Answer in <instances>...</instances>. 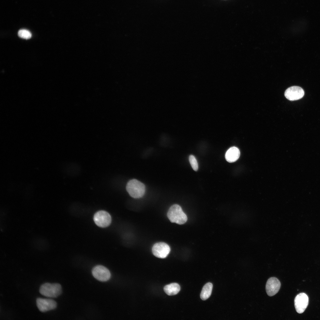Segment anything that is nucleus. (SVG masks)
I'll list each match as a JSON object with an SVG mask.
<instances>
[{
	"label": "nucleus",
	"instance_id": "f257e3e1",
	"mask_svg": "<svg viewBox=\"0 0 320 320\" xmlns=\"http://www.w3.org/2000/svg\"><path fill=\"white\" fill-rule=\"evenodd\" d=\"M167 216L172 223L181 225L186 223L187 220L186 215L179 205L174 204L169 208Z\"/></svg>",
	"mask_w": 320,
	"mask_h": 320
},
{
	"label": "nucleus",
	"instance_id": "f03ea898",
	"mask_svg": "<svg viewBox=\"0 0 320 320\" xmlns=\"http://www.w3.org/2000/svg\"><path fill=\"white\" fill-rule=\"evenodd\" d=\"M126 188L129 195L134 198H139L143 196L145 192V185L138 180L133 179L127 183Z\"/></svg>",
	"mask_w": 320,
	"mask_h": 320
},
{
	"label": "nucleus",
	"instance_id": "7ed1b4c3",
	"mask_svg": "<svg viewBox=\"0 0 320 320\" xmlns=\"http://www.w3.org/2000/svg\"><path fill=\"white\" fill-rule=\"evenodd\" d=\"M39 291L44 296L54 298L57 297L61 294L62 289L59 284L46 283L41 286Z\"/></svg>",
	"mask_w": 320,
	"mask_h": 320
},
{
	"label": "nucleus",
	"instance_id": "20e7f679",
	"mask_svg": "<svg viewBox=\"0 0 320 320\" xmlns=\"http://www.w3.org/2000/svg\"><path fill=\"white\" fill-rule=\"evenodd\" d=\"M93 219L95 223L102 228L108 226L111 221L110 215L107 212L103 210L96 213L94 216Z\"/></svg>",
	"mask_w": 320,
	"mask_h": 320
},
{
	"label": "nucleus",
	"instance_id": "39448f33",
	"mask_svg": "<svg viewBox=\"0 0 320 320\" xmlns=\"http://www.w3.org/2000/svg\"><path fill=\"white\" fill-rule=\"evenodd\" d=\"M170 248L167 244L163 242L157 243L153 245L152 252L153 255L157 257L161 258H166L169 253Z\"/></svg>",
	"mask_w": 320,
	"mask_h": 320
},
{
	"label": "nucleus",
	"instance_id": "423d86ee",
	"mask_svg": "<svg viewBox=\"0 0 320 320\" xmlns=\"http://www.w3.org/2000/svg\"><path fill=\"white\" fill-rule=\"evenodd\" d=\"M92 273L96 279L101 281H106L111 277V273L109 270L101 265L94 267L92 269Z\"/></svg>",
	"mask_w": 320,
	"mask_h": 320
},
{
	"label": "nucleus",
	"instance_id": "0eeeda50",
	"mask_svg": "<svg viewBox=\"0 0 320 320\" xmlns=\"http://www.w3.org/2000/svg\"><path fill=\"white\" fill-rule=\"evenodd\" d=\"M304 95V92L301 87L293 86L288 88L285 91L284 95L289 100L294 101L300 99Z\"/></svg>",
	"mask_w": 320,
	"mask_h": 320
},
{
	"label": "nucleus",
	"instance_id": "6e6552de",
	"mask_svg": "<svg viewBox=\"0 0 320 320\" xmlns=\"http://www.w3.org/2000/svg\"><path fill=\"white\" fill-rule=\"evenodd\" d=\"M295 306L296 311L299 313H303L308 303V297L304 293L298 294L294 300Z\"/></svg>",
	"mask_w": 320,
	"mask_h": 320
},
{
	"label": "nucleus",
	"instance_id": "1a4fd4ad",
	"mask_svg": "<svg viewBox=\"0 0 320 320\" xmlns=\"http://www.w3.org/2000/svg\"><path fill=\"white\" fill-rule=\"evenodd\" d=\"M36 304L39 310L43 312L54 309L57 306L55 301L50 299L38 298L36 300Z\"/></svg>",
	"mask_w": 320,
	"mask_h": 320
},
{
	"label": "nucleus",
	"instance_id": "9d476101",
	"mask_svg": "<svg viewBox=\"0 0 320 320\" xmlns=\"http://www.w3.org/2000/svg\"><path fill=\"white\" fill-rule=\"evenodd\" d=\"M281 283L277 278L272 277L267 280L266 285V290L267 295L272 296L276 294L279 291Z\"/></svg>",
	"mask_w": 320,
	"mask_h": 320
},
{
	"label": "nucleus",
	"instance_id": "9b49d317",
	"mask_svg": "<svg viewBox=\"0 0 320 320\" xmlns=\"http://www.w3.org/2000/svg\"><path fill=\"white\" fill-rule=\"evenodd\" d=\"M240 152L239 149L235 147H232L229 148L226 151L225 154L226 160L230 163L236 161L239 158Z\"/></svg>",
	"mask_w": 320,
	"mask_h": 320
},
{
	"label": "nucleus",
	"instance_id": "f8f14e48",
	"mask_svg": "<svg viewBox=\"0 0 320 320\" xmlns=\"http://www.w3.org/2000/svg\"><path fill=\"white\" fill-rule=\"evenodd\" d=\"M180 287L177 283H174L165 285L164 288L165 292L169 295L177 294L180 290Z\"/></svg>",
	"mask_w": 320,
	"mask_h": 320
},
{
	"label": "nucleus",
	"instance_id": "ddd939ff",
	"mask_svg": "<svg viewBox=\"0 0 320 320\" xmlns=\"http://www.w3.org/2000/svg\"><path fill=\"white\" fill-rule=\"evenodd\" d=\"M213 285L210 282L206 284L203 287L200 294L201 299L205 300L209 297L211 295Z\"/></svg>",
	"mask_w": 320,
	"mask_h": 320
},
{
	"label": "nucleus",
	"instance_id": "4468645a",
	"mask_svg": "<svg viewBox=\"0 0 320 320\" xmlns=\"http://www.w3.org/2000/svg\"><path fill=\"white\" fill-rule=\"evenodd\" d=\"M18 35L19 37L25 39H30L32 36L30 32L25 29L19 30L18 32Z\"/></svg>",
	"mask_w": 320,
	"mask_h": 320
},
{
	"label": "nucleus",
	"instance_id": "2eb2a0df",
	"mask_svg": "<svg viewBox=\"0 0 320 320\" xmlns=\"http://www.w3.org/2000/svg\"><path fill=\"white\" fill-rule=\"evenodd\" d=\"M189 160L191 166L195 171H197L198 169V165L197 161L194 156L191 155L189 157Z\"/></svg>",
	"mask_w": 320,
	"mask_h": 320
}]
</instances>
